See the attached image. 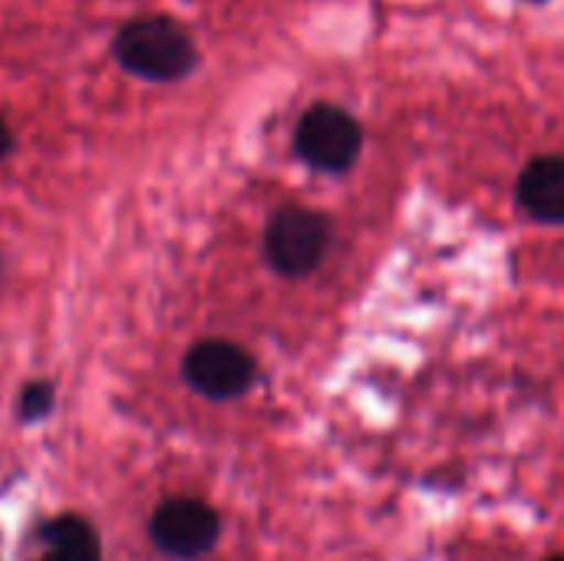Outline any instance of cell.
<instances>
[{"instance_id": "obj_7", "label": "cell", "mask_w": 564, "mask_h": 561, "mask_svg": "<svg viewBox=\"0 0 564 561\" xmlns=\"http://www.w3.org/2000/svg\"><path fill=\"white\" fill-rule=\"evenodd\" d=\"M43 555L36 561H102L99 532L76 513H59L36 529Z\"/></svg>"}, {"instance_id": "obj_12", "label": "cell", "mask_w": 564, "mask_h": 561, "mask_svg": "<svg viewBox=\"0 0 564 561\" xmlns=\"http://www.w3.org/2000/svg\"><path fill=\"white\" fill-rule=\"evenodd\" d=\"M532 3H542V0H532Z\"/></svg>"}, {"instance_id": "obj_5", "label": "cell", "mask_w": 564, "mask_h": 561, "mask_svg": "<svg viewBox=\"0 0 564 561\" xmlns=\"http://www.w3.org/2000/svg\"><path fill=\"white\" fill-rule=\"evenodd\" d=\"M360 142H364L360 122L340 106H327V103L311 106L294 132L297 155L317 172H347L360 155Z\"/></svg>"}, {"instance_id": "obj_6", "label": "cell", "mask_w": 564, "mask_h": 561, "mask_svg": "<svg viewBox=\"0 0 564 561\" xmlns=\"http://www.w3.org/2000/svg\"><path fill=\"white\" fill-rule=\"evenodd\" d=\"M519 202L522 208L549 225L564 222V155L532 159L519 179Z\"/></svg>"}, {"instance_id": "obj_4", "label": "cell", "mask_w": 564, "mask_h": 561, "mask_svg": "<svg viewBox=\"0 0 564 561\" xmlns=\"http://www.w3.org/2000/svg\"><path fill=\"white\" fill-rule=\"evenodd\" d=\"M221 536L218 513L192 496H172L155 506L149 519V542L155 552L175 561H195L208 555Z\"/></svg>"}, {"instance_id": "obj_3", "label": "cell", "mask_w": 564, "mask_h": 561, "mask_svg": "<svg viewBox=\"0 0 564 561\" xmlns=\"http://www.w3.org/2000/svg\"><path fill=\"white\" fill-rule=\"evenodd\" d=\"M327 235L324 215L301 205L278 208L264 228V258L284 278H307L327 255Z\"/></svg>"}, {"instance_id": "obj_8", "label": "cell", "mask_w": 564, "mask_h": 561, "mask_svg": "<svg viewBox=\"0 0 564 561\" xmlns=\"http://www.w3.org/2000/svg\"><path fill=\"white\" fill-rule=\"evenodd\" d=\"M53 410H56V387L50 380H26L17 390L13 417L20 427H36V423L50 420Z\"/></svg>"}, {"instance_id": "obj_1", "label": "cell", "mask_w": 564, "mask_h": 561, "mask_svg": "<svg viewBox=\"0 0 564 561\" xmlns=\"http://www.w3.org/2000/svg\"><path fill=\"white\" fill-rule=\"evenodd\" d=\"M116 63L145 83H182L198 66V46L185 23L165 13L126 20L112 40Z\"/></svg>"}, {"instance_id": "obj_10", "label": "cell", "mask_w": 564, "mask_h": 561, "mask_svg": "<svg viewBox=\"0 0 564 561\" xmlns=\"http://www.w3.org/2000/svg\"><path fill=\"white\" fill-rule=\"evenodd\" d=\"M0 278H3V258H0Z\"/></svg>"}, {"instance_id": "obj_11", "label": "cell", "mask_w": 564, "mask_h": 561, "mask_svg": "<svg viewBox=\"0 0 564 561\" xmlns=\"http://www.w3.org/2000/svg\"><path fill=\"white\" fill-rule=\"evenodd\" d=\"M549 561H564V555H558V559H549Z\"/></svg>"}, {"instance_id": "obj_2", "label": "cell", "mask_w": 564, "mask_h": 561, "mask_svg": "<svg viewBox=\"0 0 564 561\" xmlns=\"http://www.w3.org/2000/svg\"><path fill=\"white\" fill-rule=\"evenodd\" d=\"M182 377L198 397L225 403L245 397L254 387L258 364L241 344L225 337H205L192 344L182 357Z\"/></svg>"}, {"instance_id": "obj_9", "label": "cell", "mask_w": 564, "mask_h": 561, "mask_svg": "<svg viewBox=\"0 0 564 561\" xmlns=\"http://www.w3.org/2000/svg\"><path fill=\"white\" fill-rule=\"evenodd\" d=\"M13 152V129H10V122L3 119V112H0V165H3V159Z\"/></svg>"}]
</instances>
